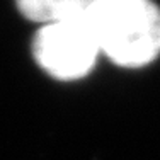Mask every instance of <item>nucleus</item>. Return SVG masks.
<instances>
[{"mask_svg": "<svg viewBox=\"0 0 160 160\" xmlns=\"http://www.w3.org/2000/svg\"><path fill=\"white\" fill-rule=\"evenodd\" d=\"M97 0H17L21 14L34 22H58L83 17Z\"/></svg>", "mask_w": 160, "mask_h": 160, "instance_id": "nucleus-3", "label": "nucleus"}, {"mask_svg": "<svg viewBox=\"0 0 160 160\" xmlns=\"http://www.w3.org/2000/svg\"><path fill=\"white\" fill-rule=\"evenodd\" d=\"M99 51L124 68L160 55V9L153 0H97L85 14Z\"/></svg>", "mask_w": 160, "mask_h": 160, "instance_id": "nucleus-1", "label": "nucleus"}, {"mask_svg": "<svg viewBox=\"0 0 160 160\" xmlns=\"http://www.w3.org/2000/svg\"><path fill=\"white\" fill-rule=\"evenodd\" d=\"M99 53L85 16L44 24L32 39V55L38 65L60 80L85 77Z\"/></svg>", "mask_w": 160, "mask_h": 160, "instance_id": "nucleus-2", "label": "nucleus"}]
</instances>
